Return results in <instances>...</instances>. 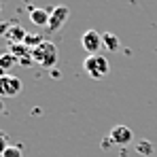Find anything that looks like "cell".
<instances>
[{
    "mask_svg": "<svg viewBox=\"0 0 157 157\" xmlns=\"http://www.w3.org/2000/svg\"><path fill=\"white\" fill-rule=\"evenodd\" d=\"M136 151L140 153V155H153V144L151 142H147V140H142V142H138L136 144Z\"/></svg>",
    "mask_w": 157,
    "mask_h": 157,
    "instance_id": "cell-12",
    "label": "cell"
},
{
    "mask_svg": "<svg viewBox=\"0 0 157 157\" xmlns=\"http://www.w3.org/2000/svg\"><path fill=\"white\" fill-rule=\"evenodd\" d=\"M4 75H6V72H4V70H2V68H0V78L4 77Z\"/></svg>",
    "mask_w": 157,
    "mask_h": 157,
    "instance_id": "cell-17",
    "label": "cell"
},
{
    "mask_svg": "<svg viewBox=\"0 0 157 157\" xmlns=\"http://www.w3.org/2000/svg\"><path fill=\"white\" fill-rule=\"evenodd\" d=\"M9 28H11V21H2V19H0V36H6Z\"/></svg>",
    "mask_w": 157,
    "mask_h": 157,
    "instance_id": "cell-15",
    "label": "cell"
},
{
    "mask_svg": "<svg viewBox=\"0 0 157 157\" xmlns=\"http://www.w3.org/2000/svg\"><path fill=\"white\" fill-rule=\"evenodd\" d=\"M49 15H51V11H47V9H32L30 11V21L40 28L49 26Z\"/></svg>",
    "mask_w": 157,
    "mask_h": 157,
    "instance_id": "cell-8",
    "label": "cell"
},
{
    "mask_svg": "<svg viewBox=\"0 0 157 157\" xmlns=\"http://www.w3.org/2000/svg\"><path fill=\"white\" fill-rule=\"evenodd\" d=\"M32 59H34V64H38L40 68L51 70L53 66L57 64V59H59L57 47L53 45L51 40H45L43 45H38L36 49H32Z\"/></svg>",
    "mask_w": 157,
    "mask_h": 157,
    "instance_id": "cell-1",
    "label": "cell"
},
{
    "mask_svg": "<svg viewBox=\"0 0 157 157\" xmlns=\"http://www.w3.org/2000/svg\"><path fill=\"white\" fill-rule=\"evenodd\" d=\"M4 110V102H2V98H0V113Z\"/></svg>",
    "mask_w": 157,
    "mask_h": 157,
    "instance_id": "cell-16",
    "label": "cell"
},
{
    "mask_svg": "<svg viewBox=\"0 0 157 157\" xmlns=\"http://www.w3.org/2000/svg\"><path fill=\"white\" fill-rule=\"evenodd\" d=\"M6 51H11L15 57H17V62L19 59H26V57H32V49L26 47L24 43H17V45H9L6 47Z\"/></svg>",
    "mask_w": 157,
    "mask_h": 157,
    "instance_id": "cell-9",
    "label": "cell"
},
{
    "mask_svg": "<svg viewBox=\"0 0 157 157\" xmlns=\"http://www.w3.org/2000/svg\"><path fill=\"white\" fill-rule=\"evenodd\" d=\"M81 47L89 53V55H98V51L104 47V45H102V34H98L96 30L83 32V36H81Z\"/></svg>",
    "mask_w": 157,
    "mask_h": 157,
    "instance_id": "cell-4",
    "label": "cell"
},
{
    "mask_svg": "<svg viewBox=\"0 0 157 157\" xmlns=\"http://www.w3.org/2000/svg\"><path fill=\"white\" fill-rule=\"evenodd\" d=\"M102 45H104L106 51H119L121 40H119V36H115L113 32H104V34H102Z\"/></svg>",
    "mask_w": 157,
    "mask_h": 157,
    "instance_id": "cell-10",
    "label": "cell"
},
{
    "mask_svg": "<svg viewBox=\"0 0 157 157\" xmlns=\"http://www.w3.org/2000/svg\"><path fill=\"white\" fill-rule=\"evenodd\" d=\"M83 70L91 78H102L108 75L110 64H108V59H106L104 55H100V53L98 55H87L85 62H83Z\"/></svg>",
    "mask_w": 157,
    "mask_h": 157,
    "instance_id": "cell-2",
    "label": "cell"
},
{
    "mask_svg": "<svg viewBox=\"0 0 157 157\" xmlns=\"http://www.w3.org/2000/svg\"><path fill=\"white\" fill-rule=\"evenodd\" d=\"M15 64H19V62H17V57H15L11 51H2L0 53V68H2L4 72H6L9 68H13ZM6 75H9V72H6Z\"/></svg>",
    "mask_w": 157,
    "mask_h": 157,
    "instance_id": "cell-11",
    "label": "cell"
},
{
    "mask_svg": "<svg viewBox=\"0 0 157 157\" xmlns=\"http://www.w3.org/2000/svg\"><path fill=\"white\" fill-rule=\"evenodd\" d=\"M9 147H11V144H9V136H6V132L0 130V157H2V153H4Z\"/></svg>",
    "mask_w": 157,
    "mask_h": 157,
    "instance_id": "cell-14",
    "label": "cell"
},
{
    "mask_svg": "<svg viewBox=\"0 0 157 157\" xmlns=\"http://www.w3.org/2000/svg\"><path fill=\"white\" fill-rule=\"evenodd\" d=\"M108 140L113 144H119V147H128L132 140H134V132L128 125H115L110 134H108Z\"/></svg>",
    "mask_w": 157,
    "mask_h": 157,
    "instance_id": "cell-6",
    "label": "cell"
},
{
    "mask_svg": "<svg viewBox=\"0 0 157 157\" xmlns=\"http://www.w3.org/2000/svg\"><path fill=\"white\" fill-rule=\"evenodd\" d=\"M68 15H70V11H68V6H55L51 9V15H49V26H47V32H57V30H62L64 24L68 21Z\"/></svg>",
    "mask_w": 157,
    "mask_h": 157,
    "instance_id": "cell-5",
    "label": "cell"
},
{
    "mask_svg": "<svg viewBox=\"0 0 157 157\" xmlns=\"http://www.w3.org/2000/svg\"><path fill=\"white\" fill-rule=\"evenodd\" d=\"M21 87H24V83H21L19 77H15V75H4V77L0 78V98H2V100H4V98H15V96H19Z\"/></svg>",
    "mask_w": 157,
    "mask_h": 157,
    "instance_id": "cell-3",
    "label": "cell"
},
{
    "mask_svg": "<svg viewBox=\"0 0 157 157\" xmlns=\"http://www.w3.org/2000/svg\"><path fill=\"white\" fill-rule=\"evenodd\" d=\"M2 157H24V153H21V147H17V144H11L4 153H2Z\"/></svg>",
    "mask_w": 157,
    "mask_h": 157,
    "instance_id": "cell-13",
    "label": "cell"
},
{
    "mask_svg": "<svg viewBox=\"0 0 157 157\" xmlns=\"http://www.w3.org/2000/svg\"><path fill=\"white\" fill-rule=\"evenodd\" d=\"M26 36H28V32L19 24H11V28H9V32H6L4 38L9 40V45H17V43H24Z\"/></svg>",
    "mask_w": 157,
    "mask_h": 157,
    "instance_id": "cell-7",
    "label": "cell"
}]
</instances>
